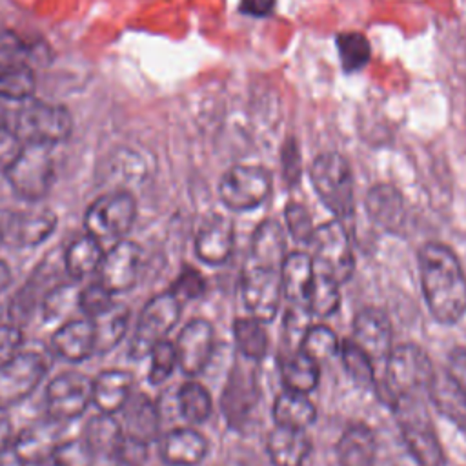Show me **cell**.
Segmentation results:
<instances>
[{"instance_id":"11a10c76","label":"cell","mask_w":466,"mask_h":466,"mask_svg":"<svg viewBox=\"0 0 466 466\" xmlns=\"http://www.w3.org/2000/svg\"><path fill=\"white\" fill-rule=\"evenodd\" d=\"M0 466H27V464L22 462V461L13 453V450L9 448L5 453L0 455Z\"/></svg>"},{"instance_id":"d4e9b609","label":"cell","mask_w":466,"mask_h":466,"mask_svg":"<svg viewBox=\"0 0 466 466\" xmlns=\"http://www.w3.org/2000/svg\"><path fill=\"white\" fill-rule=\"evenodd\" d=\"M366 211L379 228L390 233H399L406 224V206L402 195L388 184H379L368 191Z\"/></svg>"},{"instance_id":"277c9868","label":"cell","mask_w":466,"mask_h":466,"mask_svg":"<svg viewBox=\"0 0 466 466\" xmlns=\"http://www.w3.org/2000/svg\"><path fill=\"white\" fill-rule=\"evenodd\" d=\"M433 366L426 351L415 344H400L386 357L384 391L390 406L400 397L428 395Z\"/></svg>"},{"instance_id":"7dc6e473","label":"cell","mask_w":466,"mask_h":466,"mask_svg":"<svg viewBox=\"0 0 466 466\" xmlns=\"http://www.w3.org/2000/svg\"><path fill=\"white\" fill-rule=\"evenodd\" d=\"M206 282L202 279V275L193 269V268H186L178 279L173 282L171 291L180 299V300H193L198 299L204 293Z\"/></svg>"},{"instance_id":"b9f144b4","label":"cell","mask_w":466,"mask_h":466,"mask_svg":"<svg viewBox=\"0 0 466 466\" xmlns=\"http://www.w3.org/2000/svg\"><path fill=\"white\" fill-rule=\"evenodd\" d=\"M177 366V351H175V344H171L169 340H160L157 342L151 351H149V373H147V380L151 384H162L166 379H169V375L173 373Z\"/></svg>"},{"instance_id":"bcb514c9","label":"cell","mask_w":466,"mask_h":466,"mask_svg":"<svg viewBox=\"0 0 466 466\" xmlns=\"http://www.w3.org/2000/svg\"><path fill=\"white\" fill-rule=\"evenodd\" d=\"M147 446L146 442L124 435L122 441L118 442L111 461H115L120 466H144L147 461Z\"/></svg>"},{"instance_id":"7a4b0ae2","label":"cell","mask_w":466,"mask_h":466,"mask_svg":"<svg viewBox=\"0 0 466 466\" xmlns=\"http://www.w3.org/2000/svg\"><path fill=\"white\" fill-rule=\"evenodd\" d=\"M422 293L430 313L441 324H455L466 313V275L455 253L439 242L419 251Z\"/></svg>"},{"instance_id":"7c38bea8","label":"cell","mask_w":466,"mask_h":466,"mask_svg":"<svg viewBox=\"0 0 466 466\" xmlns=\"http://www.w3.org/2000/svg\"><path fill=\"white\" fill-rule=\"evenodd\" d=\"M35 82L27 44L11 33L0 35V96L25 100L33 95Z\"/></svg>"},{"instance_id":"1f68e13d","label":"cell","mask_w":466,"mask_h":466,"mask_svg":"<svg viewBox=\"0 0 466 466\" xmlns=\"http://www.w3.org/2000/svg\"><path fill=\"white\" fill-rule=\"evenodd\" d=\"M104 251L102 244L91 237V235H80L76 237L64 253V268L69 273V277L80 280L87 275L98 271V266L102 262Z\"/></svg>"},{"instance_id":"603a6c76","label":"cell","mask_w":466,"mask_h":466,"mask_svg":"<svg viewBox=\"0 0 466 466\" xmlns=\"http://www.w3.org/2000/svg\"><path fill=\"white\" fill-rule=\"evenodd\" d=\"M133 393V377L124 370H104L91 384V404L100 413L115 415Z\"/></svg>"},{"instance_id":"83f0119b","label":"cell","mask_w":466,"mask_h":466,"mask_svg":"<svg viewBox=\"0 0 466 466\" xmlns=\"http://www.w3.org/2000/svg\"><path fill=\"white\" fill-rule=\"evenodd\" d=\"M428 397L441 411V415H444L461 430H466V393L448 371H435Z\"/></svg>"},{"instance_id":"f5cc1de1","label":"cell","mask_w":466,"mask_h":466,"mask_svg":"<svg viewBox=\"0 0 466 466\" xmlns=\"http://www.w3.org/2000/svg\"><path fill=\"white\" fill-rule=\"evenodd\" d=\"M273 7L275 0H240V11L251 16H266Z\"/></svg>"},{"instance_id":"44dd1931","label":"cell","mask_w":466,"mask_h":466,"mask_svg":"<svg viewBox=\"0 0 466 466\" xmlns=\"http://www.w3.org/2000/svg\"><path fill=\"white\" fill-rule=\"evenodd\" d=\"M158 451L169 466H197L208 453V441L197 430L175 428L162 437Z\"/></svg>"},{"instance_id":"4dcf8cb0","label":"cell","mask_w":466,"mask_h":466,"mask_svg":"<svg viewBox=\"0 0 466 466\" xmlns=\"http://www.w3.org/2000/svg\"><path fill=\"white\" fill-rule=\"evenodd\" d=\"M273 419L277 426H288L295 430H304L317 419L315 404L306 397V393L282 391L273 402Z\"/></svg>"},{"instance_id":"c3c4849f","label":"cell","mask_w":466,"mask_h":466,"mask_svg":"<svg viewBox=\"0 0 466 466\" xmlns=\"http://www.w3.org/2000/svg\"><path fill=\"white\" fill-rule=\"evenodd\" d=\"M22 329L16 324H0V368L22 350Z\"/></svg>"},{"instance_id":"cb8c5ba5","label":"cell","mask_w":466,"mask_h":466,"mask_svg":"<svg viewBox=\"0 0 466 466\" xmlns=\"http://www.w3.org/2000/svg\"><path fill=\"white\" fill-rule=\"evenodd\" d=\"M120 411L124 413L120 422L124 435L135 437L146 444L153 442L158 437L160 413L157 404L147 395L131 393V397Z\"/></svg>"},{"instance_id":"3957f363","label":"cell","mask_w":466,"mask_h":466,"mask_svg":"<svg viewBox=\"0 0 466 466\" xmlns=\"http://www.w3.org/2000/svg\"><path fill=\"white\" fill-rule=\"evenodd\" d=\"M5 178L22 200H42L55 180L53 146L22 144L5 164Z\"/></svg>"},{"instance_id":"e0dca14e","label":"cell","mask_w":466,"mask_h":466,"mask_svg":"<svg viewBox=\"0 0 466 466\" xmlns=\"http://www.w3.org/2000/svg\"><path fill=\"white\" fill-rule=\"evenodd\" d=\"M177 366L189 377L204 371L213 353V326L206 319L189 320L175 342Z\"/></svg>"},{"instance_id":"f546056e","label":"cell","mask_w":466,"mask_h":466,"mask_svg":"<svg viewBox=\"0 0 466 466\" xmlns=\"http://www.w3.org/2000/svg\"><path fill=\"white\" fill-rule=\"evenodd\" d=\"M89 320L95 335V355H104L124 339L129 324V308L122 302H113L111 308Z\"/></svg>"},{"instance_id":"d6986e66","label":"cell","mask_w":466,"mask_h":466,"mask_svg":"<svg viewBox=\"0 0 466 466\" xmlns=\"http://www.w3.org/2000/svg\"><path fill=\"white\" fill-rule=\"evenodd\" d=\"M391 324L380 309L364 308L353 319V342L373 360H382L393 350Z\"/></svg>"},{"instance_id":"4316f807","label":"cell","mask_w":466,"mask_h":466,"mask_svg":"<svg viewBox=\"0 0 466 466\" xmlns=\"http://www.w3.org/2000/svg\"><path fill=\"white\" fill-rule=\"evenodd\" d=\"M266 448L273 466H302L311 451V441L304 430L277 426L268 435Z\"/></svg>"},{"instance_id":"f1b7e54d","label":"cell","mask_w":466,"mask_h":466,"mask_svg":"<svg viewBox=\"0 0 466 466\" xmlns=\"http://www.w3.org/2000/svg\"><path fill=\"white\" fill-rule=\"evenodd\" d=\"M335 451L339 466H375L377 441L368 426L353 424L340 435Z\"/></svg>"},{"instance_id":"f6af8a7d","label":"cell","mask_w":466,"mask_h":466,"mask_svg":"<svg viewBox=\"0 0 466 466\" xmlns=\"http://www.w3.org/2000/svg\"><path fill=\"white\" fill-rule=\"evenodd\" d=\"M284 215H286V224H288L289 235L300 244H309L315 228H313L308 209L302 204L291 202L286 206Z\"/></svg>"},{"instance_id":"52a82bcc","label":"cell","mask_w":466,"mask_h":466,"mask_svg":"<svg viewBox=\"0 0 466 466\" xmlns=\"http://www.w3.org/2000/svg\"><path fill=\"white\" fill-rule=\"evenodd\" d=\"M9 129L22 144L55 146L71 135V115L62 106L27 102L16 111Z\"/></svg>"},{"instance_id":"d590c367","label":"cell","mask_w":466,"mask_h":466,"mask_svg":"<svg viewBox=\"0 0 466 466\" xmlns=\"http://www.w3.org/2000/svg\"><path fill=\"white\" fill-rule=\"evenodd\" d=\"M339 286L329 275L315 269L309 297H308V308L309 313L315 317H329L333 315L340 306V291Z\"/></svg>"},{"instance_id":"7bdbcfd3","label":"cell","mask_w":466,"mask_h":466,"mask_svg":"<svg viewBox=\"0 0 466 466\" xmlns=\"http://www.w3.org/2000/svg\"><path fill=\"white\" fill-rule=\"evenodd\" d=\"M95 453L87 442L78 437L71 441H62L51 457L53 466H93Z\"/></svg>"},{"instance_id":"ab89813d","label":"cell","mask_w":466,"mask_h":466,"mask_svg":"<svg viewBox=\"0 0 466 466\" xmlns=\"http://www.w3.org/2000/svg\"><path fill=\"white\" fill-rule=\"evenodd\" d=\"M339 348H340V340L335 335V331L322 324L309 326L300 340V346H299V350H302L315 360L333 357L335 353H339Z\"/></svg>"},{"instance_id":"7402d4cb","label":"cell","mask_w":466,"mask_h":466,"mask_svg":"<svg viewBox=\"0 0 466 466\" xmlns=\"http://www.w3.org/2000/svg\"><path fill=\"white\" fill-rule=\"evenodd\" d=\"M53 350L67 362H82L95 355V335L89 319L64 322L51 339Z\"/></svg>"},{"instance_id":"8fae6325","label":"cell","mask_w":466,"mask_h":466,"mask_svg":"<svg viewBox=\"0 0 466 466\" xmlns=\"http://www.w3.org/2000/svg\"><path fill=\"white\" fill-rule=\"evenodd\" d=\"M271 193V173L262 166L238 164L226 171L220 180L218 195L226 208L249 211L258 208Z\"/></svg>"},{"instance_id":"484cf974","label":"cell","mask_w":466,"mask_h":466,"mask_svg":"<svg viewBox=\"0 0 466 466\" xmlns=\"http://www.w3.org/2000/svg\"><path fill=\"white\" fill-rule=\"evenodd\" d=\"M315 268L313 258L304 251H293L286 255L282 262V297L289 306H306L313 282ZM309 309V308H308Z\"/></svg>"},{"instance_id":"6da1fadb","label":"cell","mask_w":466,"mask_h":466,"mask_svg":"<svg viewBox=\"0 0 466 466\" xmlns=\"http://www.w3.org/2000/svg\"><path fill=\"white\" fill-rule=\"evenodd\" d=\"M286 258V235L277 220H264L251 237L242 268L240 293L251 317L269 322L282 299V262Z\"/></svg>"},{"instance_id":"5bb4252c","label":"cell","mask_w":466,"mask_h":466,"mask_svg":"<svg viewBox=\"0 0 466 466\" xmlns=\"http://www.w3.org/2000/svg\"><path fill=\"white\" fill-rule=\"evenodd\" d=\"M91 384L93 380L78 371L55 377L46 390L47 415L60 422L78 419L91 404Z\"/></svg>"},{"instance_id":"681fc988","label":"cell","mask_w":466,"mask_h":466,"mask_svg":"<svg viewBox=\"0 0 466 466\" xmlns=\"http://www.w3.org/2000/svg\"><path fill=\"white\" fill-rule=\"evenodd\" d=\"M466 393V348H455L448 357L446 370Z\"/></svg>"},{"instance_id":"5b68a950","label":"cell","mask_w":466,"mask_h":466,"mask_svg":"<svg viewBox=\"0 0 466 466\" xmlns=\"http://www.w3.org/2000/svg\"><path fill=\"white\" fill-rule=\"evenodd\" d=\"M393 411L406 448L419 466H444L446 457L441 441L428 417L422 397H400L393 402Z\"/></svg>"},{"instance_id":"e575fe53","label":"cell","mask_w":466,"mask_h":466,"mask_svg":"<svg viewBox=\"0 0 466 466\" xmlns=\"http://www.w3.org/2000/svg\"><path fill=\"white\" fill-rule=\"evenodd\" d=\"M233 337L238 351L251 360H260L268 353V333L262 320L255 317H240L233 324Z\"/></svg>"},{"instance_id":"f907efd6","label":"cell","mask_w":466,"mask_h":466,"mask_svg":"<svg viewBox=\"0 0 466 466\" xmlns=\"http://www.w3.org/2000/svg\"><path fill=\"white\" fill-rule=\"evenodd\" d=\"M282 173L289 186H293L297 182V178L300 177V157L293 144H289L282 149Z\"/></svg>"},{"instance_id":"74e56055","label":"cell","mask_w":466,"mask_h":466,"mask_svg":"<svg viewBox=\"0 0 466 466\" xmlns=\"http://www.w3.org/2000/svg\"><path fill=\"white\" fill-rule=\"evenodd\" d=\"M339 353L348 375L359 388H375V371L371 359L366 355V351H362L353 340H342Z\"/></svg>"},{"instance_id":"8992f818","label":"cell","mask_w":466,"mask_h":466,"mask_svg":"<svg viewBox=\"0 0 466 466\" xmlns=\"http://www.w3.org/2000/svg\"><path fill=\"white\" fill-rule=\"evenodd\" d=\"M311 184L322 204L340 220L355 211V184L348 160L333 151L320 153L309 169Z\"/></svg>"},{"instance_id":"d6a6232c","label":"cell","mask_w":466,"mask_h":466,"mask_svg":"<svg viewBox=\"0 0 466 466\" xmlns=\"http://www.w3.org/2000/svg\"><path fill=\"white\" fill-rule=\"evenodd\" d=\"M280 379L286 390L308 395L317 388L320 379L319 360H315L302 350H297L284 360L280 368Z\"/></svg>"},{"instance_id":"60d3db41","label":"cell","mask_w":466,"mask_h":466,"mask_svg":"<svg viewBox=\"0 0 466 466\" xmlns=\"http://www.w3.org/2000/svg\"><path fill=\"white\" fill-rule=\"evenodd\" d=\"M337 47L340 55V64L346 71H359L370 60L371 49L368 40L360 33H342L337 36Z\"/></svg>"},{"instance_id":"ffe728a7","label":"cell","mask_w":466,"mask_h":466,"mask_svg":"<svg viewBox=\"0 0 466 466\" xmlns=\"http://www.w3.org/2000/svg\"><path fill=\"white\" fill-rule=\"evenodd\" d=\"M233 240V222L226 217L215 215L198 229L195 237V253L202 262L220 266L231 257Z\"/></svg>"},{"instance_id":"ac0fdd59","label":"cell","mask_w":466,"mask_h":466,"mask_svg":"<svg viewBox=\"0 0 466 466\" xmlns=\"http://www.w3.org/2000/svg\"><path fill=\"white\" fill-rule=\"evenodd\" d=\"M257 402L258 386L253 370L235 366L222 395V411L228 424L231 428H242Z\"/></svg>"},{"instance_id":"30bf717a","label":"cell","mask_w":466,"mask_h":466,"mask_svg":"<svg viewBox=\"0 0 466 466\" xmlns=\"http://www.w3.org/2000/svg\"><path fill=\"white\" fill-rule=\"evenodd\" d=\"M313 268L329 275L337 284L350 280L355 269L351 242L344 224L335 218L315 228L311 242Z\"/></svg>"},{"instance_id":"ee69618b","label":"cell","mask_w":466,"mask_h":466,"mask_svg":"<svg viewBox=\"0 0 466 466\" xmlns=\"http://www.w3.org/2000/svg\"><path fill=\"white\" fill-rule=\"evenodd\" d=\"M113 293L102 286L98 280L87 284L78 291V309L86 315V319H93L98 313L106 311L113 306Z\"/></svg>"},{"instance_id":"9c48e42d","label":"cell","mask_w":466,"mask_h":466,"mask_svg":"<svg viewBox=\"0 0 466 466\" xmlns=\"http://www.w3.org/2000/svg\"><path fill=\"white\" fill-rule=\"evenodd\" d=\"M182 309V300L169 289L155 295L140 311L131 344L129 355L131 359H142L149 355L151 348L164 340L166 335L178 322Z\"/></svg>"},{"instance_id":"836d02e7","label":"cell","mask_w":466,"mask_h":466,"mask_svg":"<svg viewBox=\"0 0 466 466\" xmlns=\"http://www.w3.org/2000/svg\"><path fill=\"white\" fill-rule=\"evenodd\" d=\"M122 437V424L111 413H98L91 417L82 435V439L87 442L95 455H104L107 459L113 457Z\"/></svg>"},{"instance_id":"9a60e30c","label":"cell","mask_w":466,"mask_h":466,"mask_svg":"<svg viewBox=\"0 0 466 466\" xmlns=\"http://www.w3.org/2000/svg\"><path fill=\"white\" fill-rule=\"evenodd\" d=\"M142 248L133 240H116L102 257L98 282L113 295L131 289L140 275Z\"/></svg>"},{"instance_id":"8d00e7d4","label":"cell","mask_w":466,"mask_h":466,"mask_svg":"<svg viewBox=\"0 0 466 466\" xmlns=\"http://www.w3.org/2000/svg\"><path fill=\"white\" fill-rule=\"evenodd\" d=\"M180 415L189 422H204L211 415V395L198 382H184L177 395Z\"/></svg>"},{"instance_id":"2e32d148","label":"cell","mask_w":466,"mask_h":466,"mask_svg":"<svg viewBox=\"0 0 466 466\" xmlns=\"http://www.w3.org/2000/svg\"><path fill=\"white\" fill-rule=\"evenodd\" d=\"M62 442V422L51 419H38L25 426L16 437H13V453L27 466H40L51 462V457Z\"/></svg>"},{"instance_id":"ba28073f","label":"cell","mask_w":466,"mask_h":466,"mask_svg":"<svg viewBox=\"0 0 466 466\" xmlns=\"http://www.w3.org/2000/svg\"><path fill=\"white\" fill-rule=\"evenodd\" d=\"M137 217L135 197L127 191H113L98 197L84 215L86 233L98 242H116L126 237Z\"/></svg>"},{"instance_id":"9f6ffc18","label":"cell","mask_w":466,"mask_h":466,"mask_svg":"<svg viewBox=\"0 0 466 466\" xmlns=\"http://www.w3.org/2000/svg\"><path fill=\"white\" fill-rule=\"evenodd\" d=\"M11 269H9V266L4 262V260H0V291H4L9 284H11Z\"/></svg>"},{"instance_id":"4fadbf2b","label":"cell","mask_w":466,"mask_h":466,"mask_svg":"<svg viewBox=\"0 0 466 466\" xmlns=\"http://www.w3.org/2000/svg\"><path fill=\"white\" fill-rule=\"evenodd\" d=\"M47 370V357L33 350H20L0 368V404L9 406L27 399L44 380Z\"/></svg>"},{"instance_id":"f35d334b","label":"cell","mask_w":466,"mask_h":466,"mask_svg":"<svg viewBox=\"0 0 466 466\" xmlns=\"http://www.w3.org/2000/svg\"><path fill=\"white\" fill-rule=\"evenodd\" d=\"M78 291L75 284H55L40 302L44 320L56 322L78 308Z\"/></svg>"},{"instance_id":"db71d44e","label":"cell","mask_w":466,"mask_h":466,"mask_svg":"<svg viewBox=\"0 0 466 466\" xmlns=\"http://www.w3.org/2000/svg\"><path fill=\"white\" fill-rule=\"evenodd\" d=\"M16 137L11 133V129L0 122V157L9 153L11 157L16 153V149L13 151V144H16Z\"/></svg>"},{"instance_id":"816d5d0a","label":"cell","mask_w":466,"mask_h":466,"mask_svg":"<svg viewBox=\"0 0 466 466\" xmlns=\"http://www.w3.org/2000/svg\"><path fill=\"white\" fill-rule=\"evenodd\" d=\"M13 442V422L5 406L0 404V455L11 448Z\"/></svg>"}]
</instances>
